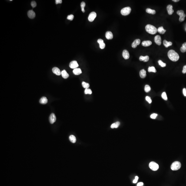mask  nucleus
<instances>
[{
    "instance_id": "nucleus-1",
    "label": "nucleus",
    "mask_w": 186,
    "mask_h": 186,
    "mask_svg": "<svg viewBox=\"0 0 186 186\" xmlns=\"http://www.w3.org/2000/svg\"><path fill=\"white\" fill-rule=\"evenodd\" d=\"M145 24V21L142 18H138L134 21L132 25V30L134 32L138 33L141 30Z\"/></svg>"
},
{
    "instance_id": "nucleus-2",
    "label": "nucleus",
    "mask_w": 186,
    "mask_h": 186,
    "mask_svg": "<svg viewBox=\"0 0 186 186\" xmlns=\"http://www.w3.org/2000/svg\"><path fill=\"white\" fill-rule=\"evenodd\" d=\"M118 99L116 92L114 91H109L108 92L106 93L104 96V100L105 102L108 103H113Z\"/></svg>"
},
{
    "instance_id": "nucleus-3",
    "label": "nucleus",
    "mask_w": 186,
    "mask_h": 186,
    "mask_svg": "<svg viewBox=\"0 0 186 186\" xmlns=\"http://www.w3.org/2000/svg\"><path fill=\"white\" fill-rule=\"evenodd\" d=\"M74 180L76 186H80L83 183L84 180V176L82 171L78 170L76 172L74 176Z\"/></svg>"
},
{
    "instance_id": "nucleus-4",
    "label": "nucleus",
    "mask_w": 186,
    "mask_h": 186,
    "mask_svg": "<svg viewBox=\"0 0 186 186\" xmlns=\"http://www.w3.org/2000/svg\"><path fill=\"white\" fill-rule=\"evenodd\" d=\"M78 107L81 111L86 113H90L92 112V108H91L90 104L86 101H80L78 104Z\"/></svg>"
},
{
    "instance_id": "nucleus-5",
    "label": "nucleus",
    "mask_w": 186,
    "mask_h": 186,
    "mask_svg": "<svg viewBox=\"0 0 186 186\" xmlns=\"http://www.w3.org/2000/svg\"><path fill=\"white\" fill-rule=\"evenodd\" d=\"M41 22L42 25L46 28H51L53 23L52 19L49 15H45L42 17Z\"/></svg>"
},
{
    "instance_id": "nucleus-6",
    "label": "nucleus",
    "mask_w": 186,
    "mask_h": 186,
    "mask_svg": "<svg viewBox=\"0 0 186 186\" xmlns=\"http://www.w3.org/2000/svg\"><path fill=\"white\" fill-rule=\"evenodd\" d=\"M146 64L150 67V71L152 74H155L158 71V66L156 64L154 59L149 58L146 60Z\"/></svg>"
},
{
    "instance_id": "nucleus-7",
    "label": "nucleus",
    "mask_w": 186,
    "mask_h": 186,
    "mask_svg": "<svg viewBox=\"0 0 186 186\" xmlns=\"http://www.w3.org/2000/svg\"><path fill=\"white\" fill-rule=\"evenodd\" d=\"M158 55L161 59H167L170 57V52L165 47H162L158 50Z\"/></svg>"
},
{
    "instance_id": "nucleus-8",
    "label": "nucleus",
    "mask_w": 186,
    "mask_h": 186,
    "mask_svg": "<svg viewBox=\"0 0 186 186\" xmlns=\"http://www.w3.org/2000/svg\"><path fill=\"white\" fill-rule=\"evenodd\" d=\"M59 153L61 156H68L71 154V150L68 145H63L59 150Z\"/></svg>"
},
{
    "instance_id": "nucleus-9",
    "label": "nucleus",
    "mask_w": 186,
    "mask_h": 186,
    "mask_svg": "<svg viewBox=\"0 0 186 186\" xmlns=\"http://www.w3.org/2000/svg\"><path fill=\"white\" fill-rule=\"evenodd\" d=\"M109 108H110L111 111L114 113L120 112V111L123 110L122 105L120 102H115L112 103L111 104Z\"/></svg>"
},
{
    "instance_id": "nucleus-10",
    "label": "nucleus",
    "mask_w": 186,
    "mask_h": 186,
    "mask_svg": "<svg viewBox=\"0 0 186 186\" xmlns=\"http://www.w3.org/2000/svg\"><path fill=\"white\" fill-rule=\"evenodd\" d=\"M92 113L95 117L101 118L104 115V112L101 110L98 105H95L92 107Z\"/></svg>"
},
{
    "instance_id": "nucleus-11",
    "label": "nucleus",
    "mask_w": 186,
    "mask_h": 186,
    "mask_svg": "<svg viewBox=\"0 0 186 186\" xmlns=\"http://www.w3.org/2000/svg\"><path fill=\"white\" fill-rule=\"evenodd\" d=\"M123 128L126 132L131 133L134 131L135 128L134 126L127 123H123Z\"/></svg>"
},
{
    "instance_id": "nucleus-12",
    "label": "nucleus",
    "mask_w": 186,
    "mask_h": 186,
    "mask_svg": "<svg viewBox=\"0 0 186 186\" xmlns=\"http://www.w3.org/2000/svg\"><path fill=\"white\" fill-rule=\"evenodd\" d=\"M128 8V5L126 3L124 2L122 4L121 10H122V16L125 19H127L128 17L127 14H126V12H127Z\"/></svg>"
},
{
    "instance_id": "nucleus-13",
    "label": "nucleus",
    "mask_w": 186,
    "mask_h": 186,
    "mask_svg": "<svg viewBox=\"0 0 186 186\" xmlns=\"http://www.w3.org/2000/svg\"><path fill=\"white\" fill-rule=\"evenodd\" d=\"M127 140L128 141H137L138 140V137L137 135L133 132L128 133L127 136Z\"/></svg>"
},
{
    "instance_id": "nucleus-14",
    "label": "nucleus",
    "mask_w": 186,
    "mask_h": 186,
    "mask_svg": "<svg viewBox=\"0 0 186 186\" xmlns=\"http://www.w3.org/2000/svg\"><path fill=\"white\" fill-rule=\"evenodd\" d=\"M110 27L111 23L109 22H105L102 23L101 26V29L105 30V31H109V29L110 28Z\"/></svg>"
},
{
    "instance_id": "nucleus-15",
    "label": "nucleus",
    "mask_w": 186,
    "mask_h": 186,
    "mask_svg": "<svg viewBox=\"0 0 186 186\" xmlns=\"http://www.w3.org/2000/svg\"><path fill=\"white\" fill-rule=\"evenodd\" d=\"M46 6L47 8L49 10V12H52L55 9V4L53 3V2H48L47 3Z\"/></svg>"
},
{
    "instance_id": "nucleus-16",
    "label": "nucleus",
    "mask_w": 186,
    "mask_h": 186,
    "mask_svg": "<svg viewBox=\"0 0 186 186\" xmlns=\"http://www.w3.org/2000/svg\"><path fill=\"white\" fill-rule=\"evenodd\" d=\"M93 4V1L92 0H84L83 1V5L86 6L87 5H92Z\"/></svg>"
},
{
    "instance_id": "nucleus-17",
    "label": "nucleus",
    "mask_w": 186,
    "mask_h": 186,
    "mask_svg": "<svg viewBox=\"0 0 186 186\" xmlns=\"http://www.w3.org/2000/svg\"><path fill=\"white\" fill-rule=\"evenodd\" d=\"M181 19L184 23H186V12L183 13V15H181Z\"/></svg>"
},
{
    "instance_id": "nucleus-18",
    "label": "nucleus",
    "mask_w": 186,
    "mask_h": 186,
    "mask_svg": "<svg viewBox=\"0 0 186 186\" xmlns=\"http://www.w3.org/2000/svg\"><path fill=\"white\" fill-rule=\"evenodd\" d=\"M169 186H180V184L179 183H175L173 184H170Z\"/></svg>"
},
{
    "instance_id": "nucleus-19",
    "label": "nucleus",
    "mask_w": 186,
    "mask_h": 186,
    "mask_svg": "<svg viewBox=\"0 0 186 186\" xmlns=\"http://www.w3.org/2000/svg\"><path fill=\"white\" fill-rule=\"evenodd\" d=\"M184 84L186 87V75L184 76Z\"/></svg>"
}]
</instances>
